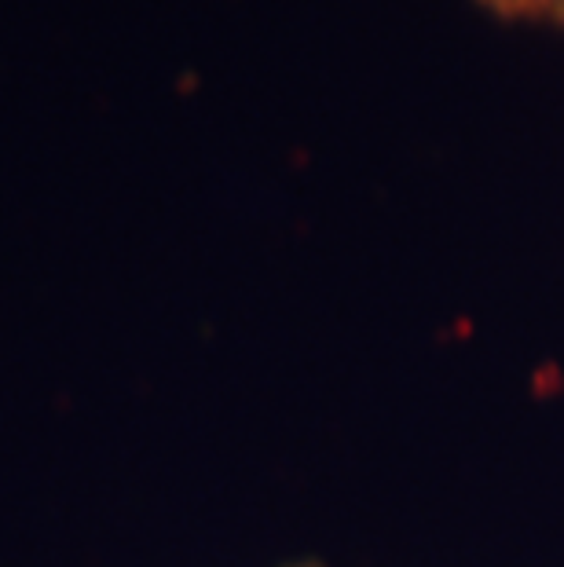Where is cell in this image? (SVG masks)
<instances>
[{
  "label": "cell",
  "mask_w": 564,
  "mask_h": 567,
  "mask_svg": "<svg viewBox=\"0 0 564 567\" xmlns=\"http://www.w3.org/2000/svg\"><path fill=\"white\" fill-rule=\"evenodd\" d=\"M476 4L502 22H532V27L564 30V0H476Z\"/></svg>",
  "instance_id": "cell-1"
},
{
  "label": "cell",
  "mask_w": 564,
  "mask_h": 567,
  "mask_svg": "<svg viewBox=\"0 0 564 567\" xmlns=\"http://www.w3.org/2000/svg\"><path fill=\"white\" fill-rule=\"evenodd\" d=\"M290 567H319V564H290Z\"/></svg>",
  "instance_id": "cell-2"
}]
</instances>
